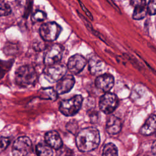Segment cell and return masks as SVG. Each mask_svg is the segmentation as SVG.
<instances>
[{"instance_id":"22","label":"cell","mask_w":156,"mask_h":156,"mask_svg":"<svg viewBox=\"0 0 156 156\" xmlns=\"http://www.w3.org/2000/svg\"><path fill=\"white\" fill-rule=\"evenodd\" d=\"M73 152L69 148L62 147L58 149L55 156H73Z\"/></svg>"},{"instance_id":"8","label":"cell","mask_w":156,"mask_h":156,"mask_svg":"<svg viewBox=\"0 0 156 156\" xmlns=\"http://www.w3.org/2000/svg\"><path fill=\"white\" fill-rule=\"evenodd\" d=\"M118 104L117 96L112 93H106L103 94L99 102L100 110L105 114H110L116 108Z\"/></svg>"},{"instance_id":"14","label":"cell","mask_w":156,"mask_h":156,"mask_svg":"<svg viewBox=\"0 0 156 156\" xmlns=\"http://www.w3.org/2000/svg\"><path fill=\"white\" fill-rule=\"evenodd\" d=\"M122 128V122L119 118L115 115H111L106 123V130L110 135L118 133Z\"/></svg>"},{"instance_id":"5","label":"cell","mask_w":156,"mask_h":156,"mask_svg":"<svg viewBox=\"0 0 156 156\" xmlns=\"http://www.w3.org/2000/svg\"><path fill=\"white\" fill-rule=\"evenodd\" d=\"M63 47L60 44L51 45L45 52L43 57V62L45 65L50 66L61 60L63 53Z\"/></svg>"},{"instance_id":"13","label":"cell","mask_w":156,"mask_h":156,"mask_svg":"<svg viewBox=\"0 0 156 156\" xmlns=\"http://www.w3.org/2000/svg\"><path fill=\"white\" fill-rule=\"evenodd\" d=\"M44 140L46 144L51 148L59 149L63 146V142L58 133L55 130H51L46 133Z\"/></svg>"},{"instance_id":"16","label":"cell","mask_w":156,"mask_h":156,"mask_svg":"<svg viewBox=\"0 0 156 156\" xmlns=\"http://www.w3.org/2000/svg\"><path fill=\"white\" fill-rule=\"evenodd\" d=\"M103 62L97 57L93 56L88 60V68L91 74L97 75L102 72Z\"/></svg>"},{"instance_id":"7","label":"cell","mask_w":156,"mask_h":156,"mask_svg":"<svg viewBox=\"0 0 156 156\" xmlns=\"http://www.w3.org/2000/svg\"><path fill=\"white\" fill-rule=\"evenodd\" d=\"M67 67L62 63H57L50 66H46L44 69V74L49 81L57 82L66 75Z\"/></svg>"},{"instance_id":"25","label":"cell","mask_w":156,"mask_h":156,"mask_svg":"<svg viewBox=\"0 0 156 156\" xmlns=\"http://www.w3.org/2000/svg\"><path fill=\"white\" fill-rule=\"evenodd\" d=\"M10 140L5 137H0V151L4 150L9 144Z\"/></svg>"},{"instance_id":"10","label":"cell","mask_w":156,"mask_h":156,"mask_svg":"<svg viewBox=\"0 0 156 156\" xmlns=\"http://www.w3.org/2000/svg\"><path fill=\"white\" fill-rule=\"evenodd\" d=\"M75 79L73 75H65L57 81L55 87V91L57 94H63L69 92L74 87Z\"/></svg>"},{"instance_id":"6","label":"cell","mask_w":156,"mask_h":156,"mask_svg":"<svg viewBox=\"0 0 156 156\" xmlns=\"http://www.w3.org/2000/svg\"><path fill=\"white\" fill-rule=\"evenodd\" d=\"M32 144L29 138L23 136L18 138L13 143L12 154L13 156H27L32 151Z\"/></svg>"},{"instance_id":"3","label":"cell","mask_w":156,"mask_h":156,"mask_svg":"<svg viewBox=\"0 0 156 156\" xmlns=\"http://www.w3.org/2000/svg\"><path fill=\"white\" fill-rule=\"evenodd\" d=\"M83 102L81 95H76L70 99L63 100L59 105L60 112L66 116L75 115L80 109Z\"/></svg>"},{"instance_id":"15","label":"cell","mask_w":156,"mask_h":156,"mask_svg":"<svg viewBox=\"0 0 156 156\" xmlns=\"http://www.w3.org/2000/svg\"><path fill=\"white\" fill-rule=\"evenodd\" d=\"M156 117L154 114L151 115L141 127L140 132L144 135H151L155 132Z\"/></svg>"},{"instance_id":"20","label":"cell","mask_w":156,"mask_h":156,"mask_svg":"<svg viewBox=\"0 0 156 156\" xmlns=\"http://www.w3.org/2000/svg\"><path fill=\"white\" fill-rule=\"evenodd\" d=\"M46 18V14L42 10H36L32 15L31 19L32 22L37 23L44 21Z\"/></svg>"},{"instance_id":"24","label":"cell","mask_w":156,"mask_h":156,"mask_svg":"<svg viewBox=\"0 0 156 156\" xmlns=\"http://www.w3.org/2000/svg\"><path fill=\"white\" fill-rule=\"evenodd\" d=\"M67 130L72 133H75L78 129V125L76 121H70L66 125Z\"/></svg>"},{"instance_id":"12","label":"cell","mask_w":156,"mask_h":156,"mask_svg":"<svg viewBox=\"0 0 156 156\" xmlns=\"http://www.w3.org/2000/svg\"><path fill=\"white\" fill-rule=\"evenodd\" d=\"M131 5L134 7L132 17L135 20L143 19L147 13V5L145 1H130Z\"/></svg>"},{"instance_id":"19","label":"cell","mask_w":156,"mask_h":156,"mask_svg":"<svg viewBox=\"0 0 156 156\" xmlns=\"http://www.w3.org/2000/svg\"><path fill=\"white\" fill-rule=\"evenodd\" d=\"M102 156H118L116 146L112 143H107L103 147Z\"/></svg>"},{"instance_id":"1","label":"cell","mask_w":156,"mask_h":156,"mask_svg":"<svg viewBox=\"0 0 156 156\" xmlns=\"http://www.w3.org/2000/svg\"><path fill=\"white\" fill-rule=\"evenodd\" d=\"M76 146L82 152H90L95 149L100 143L99 130L93 127H88L82 129L76 138Z\"/></svg>"},{"instance_id":"18","label":"cell","mask_w":156,"mask_h":156,"mask_svg":"<svg viewBox=\"0 0 156 156\" xmlns=\"http://www.w3.org/2000/svg\"><path fill=\"white\" fill-rule=\"evenodd\" d=\"M41 98L44 99H50L55 101L57 98V93L52 87H47L42 88L40 91Z\"/></svg>"},{"instance_id":"23","label":"cell","mask_w":156,"mask_h":156,"mask_svg":"<svg viewBox=\"0 0 156 156\" xmlns=\"http://www.w3.org/2000/svg\"><path fill=\"white\" fill-rule=\"evenodd\" d=\"M155 7H156V1L153 0L149 2L147 5V13L151 15H154L155 14Z\"/></svg>"},{"instance_id":"9","label":"cell","mask_w":156,"mask_h":156,"mask_svg":"<svg viewBox=\"0 0 156 156\" xmlns=\"http://www.w3.org/2000/svg\"><path fill=\"white\" fill-rule=\"evenodd\" d=\"M87 60L80 54H75L72 55L68 60L67 63V69L73 74L80 73L87 65Z\"/></svg>"},{"instance_id":"17","label":"cell","mask_w":156,"mask_h":156,"mask_svg":"<svg viewBox=\"0 0 156 156\" xmlns=\"http://www.w3.org/2000/svg\"><path fill=\"white\" fill-rule=\"evenodd\" d=\"M36 152L38 156H53L52 148L43 143H38L36 146Z\"/></svg>"},{"instance_id":"2","label":"cell","mask_w":156,"mask_h":156,"mask_svg":"<svg viewBox=\"0 0 156 156\" xmlns=\"http://www.w3.org/2000/svg\"><path fill=\"white\" fill-rule=\"evenodd\" d=\"M16 83L22 87L34 85L37 79L35 69L30 65H24L18 68L15 74Z\"/></svg>"},{"instance_id":"26","label":"cell","mask_w":156,"mask_h":156,"mask_svg":"<svg viewBox=\"0 0 156 156\" xmlns=\"http://www.w3.org/2000/svg\"><path fill=\"white\" fill-rule=\"evenodd\" d=\"M79 3H80V6H81V7H82V9L83 10V11L85 12V13H86V15H88V16L91 19V20H93V16H92V15H91V13L87 9V8L85 7V5H84V4H82L81 2H80L79 1Z\"/></svg>"},{"instance_id":"11","label":"cell","mask_w":156,"mask_h":156,"mask_svg":"<svg viewBox=\"0 0 156 156\" xmlns=\"http://www.w3.org/2000/svg\"><path fill=\"white\" fill-rule=\"evenodd\" d=\"M114 83L115 80L113 76L108 73L99 75L95 80L96 87L98 89L107 93L113 88Z\"/></svg>"},{"instance_id":"21","label":"cell","mask_w":156,"mask_h":156,"mask_svg":"<svg viewBox=\"0 0 156 156\" xmlns=\"http://www.w3.org/2000/svg\"><path fill=\"white\" fill-rule=\"evenodd\" d=\"M12 12L10 5L4 1H0V16L9 15Z\"/></svg>"},{"instance_id":"4","label":"cell","mask_w":156,"mask_h":156,"mask_svg":"<svg viewBox=\"0 0 156 156\" xmlns=\"http://www.w3.org/2000/svg\"><path fill=\"white\" fill-rule=\"evenodd\" d=\"M62 27L55 22H48L40 26L39 32L41 38L46 41H53L59 36Z\"/></svg>"}]
</instances>
